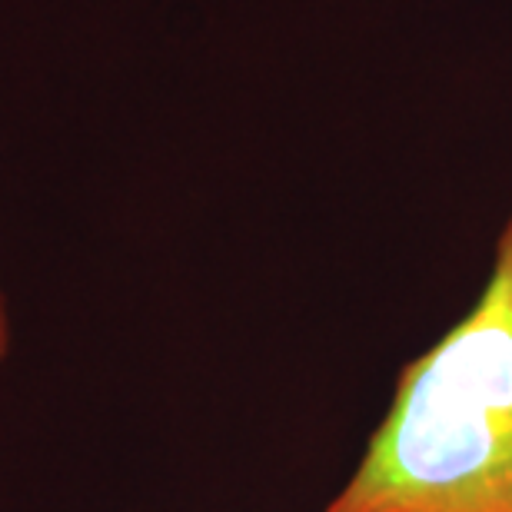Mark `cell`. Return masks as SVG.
Listing matches in <instances>:
<instances>
[{
  "label": "cell",
  "mask_w": 512,
  "mask_h": 512,
  "mask_svg": "<svg viewBox=\"0 0 512 512\" xmlns=\"http://www.w3.org/2000/svg\"><path fill=\"white\" fill-rule=\"evenodd\" d=\"M323 512H512V217L473 310L399 370Z\"/></svg>",
  "instance_id": "obj_1"
},
{
  "label": "cell",
  "mask_w": 512,
  "mask_h": 512,
  "mask_svg": "<svg viewBox=\"0 0 512 512\" xmlns=\"http://www.w3.org/2000/svg\"><path fill=\"white\" fill-rule=\"evenodd\" d=\"M10 346V323H7V306H4V293H0V360L7 356Z\"/></svg>",
  "instance_id": "obj_2"
}]
</instances>
